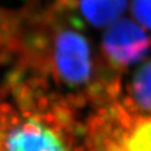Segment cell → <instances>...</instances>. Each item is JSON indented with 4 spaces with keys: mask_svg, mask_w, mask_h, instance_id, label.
Here are the masks:
<instances>
[{
    "mask_svg": "<svg viewBox=\"0 0 151 151\" xmlns=\"http://www.w3.org/2000/svg\"><path fill=\"white\" fill-rule=\"evenodd\" d=\"M84 151H151V116L128 104L102 107L85 126Z\"/></svg>",
    "mask_w": 151,
    "mask_h": 151,
    "instance_id": "3957f363",
    "label": "cell"
},
{
    "mask_svg": "<svg viewBox=\"0 0 151 151\" xmlns=\"http://www.w3.org/2000/svg\"><path fill=\"white\" fill-rule=\"evenodd\" d=\"M104 52L118 66H125L141 59L149 47V39L139 25L121 20L108 28L103 39Z\"/></svg>",
    "mask_w": 151,
    "mask_h": 151,
    "instance_id": "277c9868",
    "label": "cell"
},
{
    "mask_svg": "<svg viewBox=\"0 0 151 151\" xmlns=\"http://www.w3.org/2000/svg\"><path fill=\"white\" fill-rule=\"evenodd\" d=\"M76 7L93 25H107L116 20L125 9L126 0H61Z\"/></svg>",
    "mask_w": 151,
    "mask_h": 151,
    "instance_id": "5b68a950",
    "label": "cell"
},
{
    "mask_svg": "<svg viewBox=\"0 0 151 151\" xmlns=\"http://www.w3.org/2000/svg\"><path fill=\"white\" fill-rule=\"evenodd\" d=\"M2 44L13 66L9 78L67 101L64 92H70L76 104L73 92L81 94L91 86L89 44L76 23L62 19L58 9L11 13L3 24Z\"/></svg>",
    "mask_w": 151,
    "mask_h": 151,
    "instance_id": "6da1fadb",
    "label": "cell"
},
{
    "mask_svg": "<svg viewBox=\"0 0 151 151\" xmlns=\"http://www.w3.org/2000/svg\"><path fill=\"white\" fill-rule=\"evenodd\" d=\"M131 108L151 116V61L145 63L135 73L131 82Z\"/></svg>",
    "mask_w": 151,
    "mask_h": 151,
    "instance_id": "8992f818",
    "label": "cell"
},
{
    "mask_svg": "<svg viewBox=\"0 0 151 151\" xmlns=\"http://www.w3.org/2000/svg\"><path fill=\"white\" fill-rule=\"evenodd\" d=\"M1 105L0 151H84V131L67 100L14 79Z\"/></svg>",
    "mask_w": 151,
    "mask_h": 151,
    "instance_id": "7a4b0ae2",
    "label": "cell"
},
{
    "mask_svg": "<svg viewBox=\"0 0 151 151\" xmlns=\"http://www.w3.org/2000/svg\"><path fill=\"white\" fill-rule=\"evenodd\" d=\"M133 12L142 24L151 27V0H134Z\"/></svg>",
    "mask_w": 151,
    "mask_h": 151,
    "instance_id": "52a82bcc",
    "label": "cell"
}]
</instances>
